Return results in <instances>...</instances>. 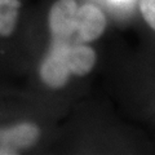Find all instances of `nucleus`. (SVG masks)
<instances>
[{"mask_svg":"<svg viewBox=\"0 0 155 155\" xmlns=\"http://www.w3.org/2000/svg\"><path fill=\"white\" fill-rule=\"evenodd\" d=\"M106 28V18L100 8L87 3L78 7L76 38L80 44H87L98 39Z\"/></svg>","mask_w":155,"mask_h":155,"instance_id":"20e7f679","label":"nucleus"},{"mask_svg":"<svg viewBox=\"0 0 155 155\" xmlns=\"http://www.w3.org/2000/svg\"><path fill=\"white\" fill-rule=\"evenodd\" d=\"M19 7V0H0V36H11L16 28Z\"/></svg>","mask_w":155,"mask_h":155,"instance_id":"39448f33","label":"nucleus"},{"mask_svg":"<svg viewBox=\"0 0 155 155\" xmlns=\"http://www.w3.org/2000/svg\"><path fill=\"white\" fill-rule=\"evenodd\" d=\"M96 64V52L85 44H51L40 66V78L49 88H62L71 75L84 76Z\"/></svg>","mask_w":155,"mask_h":155,"instance_id":"f257e3e1","label":"nucleus"},{"mask_svg":"<svg viewBox=\"0 0 155 155\" xmlns=\"http://www.w3.org/2000/svg\"><path fill=\"white\" fill-rule=\"evenodd\" d=\"M140 9L145 21L155 30V0H141Z\"/></svg>","mask_w":155,"mask_h":155,"instance_id":"423d86ee","label":"nucleus"},{"mask_svg":"<svg viewBox=\"0 0 155 155\" xmlns=\"http://www.w3.org/2000/svg\"><path fill=\"white\" fill-rule=\"evenodd\" d=\"M115 3H124V2H128V0H113Z\"/></svg>","mask_w":155,"mask_h":155,"instance_id":"0eeeda50","label":"nucleus"},{"mask_svg":"<svg viewBox=\"0 0 155 155\" xmlns=\"http://www.w3.org/2000/svg\"><path fill=\"white\" fill-rule=\"evenodd\" d=\"M39 136L40 129L34 123H19L0 129V155L18 154V150L27 149L36 143Z\"/></svg>","mask_w":155,"mask_h":155,"instance_id":"7ed1b4c3","label":"nucleus"},{"mask_svg":"<svg viewBox=\"0 0 155 155\" xmlns=\"http://www.w3.org/2000/svg\"><path fill=\"white\" fill-rule=\"evenodd\" d=\"M78 7L75 0H57L52 5L48 17L52 44H80L76 38Z\"/></svg>","mask_w":155,"mask_h":155,"instance_id":"f03ea898","label":"nucleus"}]
</instances>
